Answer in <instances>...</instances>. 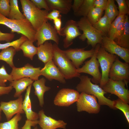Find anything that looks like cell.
Masks as SVG:
<instances>
[{"label":"cell","mask_w":129,"mask_h":129,"mask_svg":"<svg viewBox=\"0 0 129 129\" xmlns=\"http://www.w3.org/2000/svg\"><path fill=\"white\" fill-rule=\"evenodd\" d=\"M111 23L107 16L104 14L93 26L96 29L105 35L108 33Z\"/></svg>","instance_id":"f1b7e54d"},{"label":"cell","mask_w":129,"mask_h":129,"mask_svg":"<svg viewBox=\"0 0 129 129\" xmlns=\"http://www.w3.org/2000/svg\"><path fill=\"white\" fill-rule=\"evenodd\" d=\"M125 20V18L120 22L118 25L114 34V40L118 38L123 33L124 31Z\"/></svg>","instance_id":"ab89813d"},{"label":"cell","mask_w":129,"mask_h":129,"mask_svg":"<svg viewBox=\"0 0 129 129\" xmlns=\"http://www.w3.org/2000/svg\"><path fill=\"white\" fill-rule=\"evenodd\" d=\"M113 101V106L115 108L121 110L124 113L127 120L129 123V106L120 99L118 98Z\"/></svg>","instance_id":"e575fe53"},{"label":"cell","mask_w":129,"mask_h":129,"mask_svg":"<svg viewBox=\"0 0 129 129\" xmlns=\"http://www.w3.org/2000/svg\"><path fill=\"white\" fill-rule=\"evenodd\" d=\"M22 118L21 114H17L9 120L0 122V129H19L18 123Z\"/></svg>","instance_id":"f546056e"},{"label":"cell","mask_w":129,"mask_h":129,"mask_svg":"<svg viewBox=\"0 0 129 129\" xmlns=\"http://www.w3.org/2000/svg\"><path fill=\"white\" fill-rule=\"evenodd\" d=\"M16 50L12 47H10L2 50L0 52V60L5 62L12 68L15 66L13 58Z\"/></svg>","instance_id":"4316f807"},{"label":"cell","mask_w":129,"mask_h":129,"mask_svg":"<svg viewBox=\"0 0 129 129\" xmlns=\"http://www.w3.org/2000/svg\"><path fill=\"white\" fill-rule=\"evenodd\" d=\"M41 75L49 80H54L62 84L66 83L65 79L58 68L55 65L52 59L44 64L43 67L41 69Z\"/></svg>","instance_id":"ac0fdd59"},{"label":"cell","mask_w":129,"mask_h":129,"mask_svg":"<svg viewBox=\"0 0 129 129\" xmlns=\"http://www.w3.org/2000/svg\"><path fill=\"white\" fill-rule=\"evenodd\" d=\"M33 129H43L42 128L41 129H38L37 128V127L36 126Z\"/></svg>","instance_id":"f907efd6"},{"label":"cell","mask_w":129,"mask_h":129,"mask_svg":"<svg viewBox=\"0 0 129 129\" xmlns=\"http://www.w3.org/2000/svg\"><path fill=\"white\" fill-rule=\"evenodd\" d=\"M13 80L12 76L7 73L5 66L2 65L0 68V86H6V83L7 81L10 82Z\"/></svg>","instance_id":"d590c367"},{"label":"cell","mask_w":129,"mask_h":129,"mask_svg":"<svg viewBox=\"0 0 129 129\" xmlns=\"http://www.w3.org/2000/svg\"><path fill=\"white\" fill-rule=\"evenodd\" d=\"M104 10L95 7H93L88 13L86 17L93 26L101 18Z\"/></svg>","instance_id":"d6a6232c"},{"label":"cell","mask_w":129,"mask_h":129,"mask_svg":"<svg viewBox=\"0 0 129 129\" xmlns=\"http://www.w3.org/2000/svg\"><path fill=\"white\" fill-rule=\"evenodd\" d=\"M0 24L10 29L12 33L16 32L25 36L33 43L36 41V31L26 18L22 20L11 19L0 13Z\"/></svg>","instance_id":"3957f363"},{"label":"cell","mask_w":129,"mask_h":129,"mask_svg":"<svg viewBox=\"0 0 129 129\" xmlns=\"http://www.w3.org/2000/svg\"><path fill=\"white\" fill-rule=\"evenodd\" d=\"M101 46L108 53L118 55L125 62L129 63V49L122 47L107 36L103 37Z\"/></svg>","instance_id":"2e32d148"},{"label":"cell","mask_w":129,"mask_h":129,"mask_svg":"<svg viewBox=\"0 0 129 129\" xmlns=\"http://www.w3.org/2000/svg\"><path fill=\"white\" fill-rule=\"evenodd\" d=\"M46 81L45 78L43 77L35 81L32 84L35 90L34 94L37 97L39 105L41 107H43L44 104V93L51 89L50 87L45 86Z\"/></svg>","instance_id":"603a6c76"},{"label":"cell","mask_w":129,"mask_h":129,"mask_svg":"<svg viewBox=\"0 0 129 129\" xmlns=\"http://www.w3.org/2000/svg\"><path fill=\"white\" fill-rule=\"evenodd\" d=\"M64 51L76 68L78 69L86 59L93 56L95 49L85 50L84 48H70Z\"/></svg>","instance_id":"9a60e30c"},{"label":"cell","mask_w":129,"mask_h":129,"mask_svg":"<svg viewBox=\"0 0 129 129\" xmlns=\"http://www.w3.org/2000/svg\"><path fill=\"white\" fill-rule=\"evenodd\" d=\"M114 41L121 47L129 49V20L128 15H125L124 31L123 33Z\"/></svg>","instance_id":"d4e9b609"},{"label":"cell","mask_w":129,"mask_h":129,"mask_svg":"<svg viewBox=\"0 0 129 129\" xmlns=\"http://www.w3.org/2000/svg\"><path fill=\"white\" fill-rule=\"evenodd\" d=\"M96 57L102 70V77L99 86L102 88L109 79V74L110 68L117 57L115 54L108 53L103 47L100 46Z\"/></svg>","instance_id":"8992f818"},{"label":"cell","mask_w":129,"mask_h":129,"mask_svg":"<svg viewBox=\"0 0 129 129\" xmlns=\"http://www.w3.org/2000/svg\"><path fill=\"white\" fill-rule=\"evenodd\" d=\"M31 1L38 8L45 9L49 11H50L46 0H31Z\"/></svg>","instance_id":"60d3db41"},{"label":"cell","mask_w":129,"mask_h":129,"mask_svg":"<svg viewBox=\"0 0 129 129\" xmlns=\"http://www.w3.org/2000/svg\"><path fill=\"white\" fill-rule=\"evenodd\" d=\"M15 36L13 33H3L0 30V41H5L7 42H11Z\"/></svg>","instance_id":"b9f144b4"},{"label":"cell","mask_w":129,"mask_h":129,"mask_svg":"<svg viewBox=\"0 0 129 129\" xmlns=\"http://www.w3.org/2000/svg\"><path fill=\"white\" fill-rule=\"evenodd\" d=\"M32 85L29 86L26 90L22 104V109L26 114L27 120L35 121L39 119L38 113L33 111L30 95Z\"/></svg>","instance_id":"ffe728a7"},{"label":"cell","mask_w":129,"mask_h":129,"mask_svg":"<svg viewBox=\"0 0 129 129\" xmlns=\"http://www.w3.org/2000/svg\"><path fill=\"white\" fill-rule=\"evenodd\" d=\"M23 100V96L21 95L15 100H10L8 102H0L1 109L7 121L11 119L13 116L17 114L25 113L22 107Z\"/></svg>","instance_id":"e0dca14e"},{"label":"cell","mask_w":129,"mask_h":129,"mask_svg":"<svg viewBox=\"0 0 129 129\" xmlns=\"http://www.w3.org/2000/svg\"><path fill=\"white\" fill-rule=\"evenodd\" d=\"M100 47V44H97L95 47L94 54L91 59L85 62V64L81 67L77 69V71L79 74L84 73L92 76V78L91 79V82L97 85L100 83L102 77V74L99 69V64L96 57Z\"/></svg>","instance_id":"52a82bcc"},{"label":"cell","mask_w":129,"mask_h":129,"mask_svg":"<svg viewBox=\"0 0 129 129\" xmlns=\"http://www.w3.org/2000/svg\"><path fill=\"white\" fill-rule=\"evenodd\" d=\"M33 81L28 78H24L17 80H13L10 82L9 86L15 90L14 94L15 98L18 97L26 90L27 87L32 85Z\"/></svg>","instance_id":"cb8c5ba5"},{"label":"cell","mask_w":129,"mask_h":129,"mask_svg":"<svg viewBox=\"0 0 129 129\" xmlns=\"http://www.w3.org/2000/svg\"><path fill=\"white\" fill-rule=\"evenodd\" d=\"M39 119L38 124L43 129H56L59 128L66 129L67 124L62 120H56L46 116L43 110L38 113Z\"/></svg>","instance_id":"d6986e66"},{"label":"cell","mask_w":129,"mask_h":129,"mask_svg":"<svg viewBox=\"0 0 129 129\" xmlns=\"http://www.w3.org/2000/svg\"><path fill=\"white\" fill-rule=\"evenodd\" d=\"M81 34L77 22L73 20H68L61 28V36L65 37L63 40L64 47L66 48L69 47L73 43L74 40Z\"/></svg>","instance_id":"5bb4252c"},{"label":"cell","mask_w":129,"mask_h":129,"mask_svg":"<svg viewBox=\"0 0 129 129\" xmlns=\"http://www.w3.org/2000/svg\"><path fill=\"white\" fill-rule=\"evenodd\" d=\"M80 94L74 89L63 88L60 90L54 101L55 105L60 107H68L78 100Z\"/></svg>","instance_id":"4fadbf2b"},{"label":"cell","mask_w":129,"mask_h":129,"mask_svg":"<svg viewBox=\"0 0 129 129\" xmlns=\"http://www.w3.org/2000/svg\"><path fill=\"white\" fill-rule=\"evenodd\" d=\"M38 120L32 121L28 120H26L25 123L21 129H31L32 127H36L38 124Z\"/></svg>","instance_id":"bcb514c9"},{"label":"cell","mask_w":129,"mask_h":129,"mask_svg":"<svg viewBox=\"0 0 129 129\" xmlns=\"http://www.w3.org/2000/svg\"><path fill=\"white\" fill-rule=\"evenodd\" d=\"M56 31L48 21L44 22L36 31V40L38 47L45 42L51 40L58 45L59 38Z\"/></svg>","instance_id":"30bf717a"},{"label":"cell","mask_w":129,"mask_h":129,"mask_svg":"<svg viewBox=\"0 0 129 129\" xmlns=\"http://www.w3.org/2000/svg\"><path fill=\"white\" fill-rule=\"evenodd\" d=\"M79 78L80 81L76 87L78 91L95 96L97 98L100 105H106L110 108L115 109L113 106V101L105 96L104 94L107 93L98 85L92 83L91 78L85 75H80Z\"/></svg>","instance_id":"6da1fadb"},{"label":"cell","mask_w":129,"mask_h":129,"mask_svg":"<svg viewBox=\"0 0 129 129\" xmlns=\"http://www.w3.org/2000/svg\"><path fill=\"white\" fill-rule=\"evenodd\" d=\"M23 14L37 31L45 22L49 11L37 8L29 0H20Z\"/></svg>","instance_id":"277c9868"},{"label":"cell","mask_w":129,"mask_h":129,"mask_svg":"<svg viewBox=\"0 0 129 129\" xmlns=\"http://www.w3.org/2000/svg\"><path fill=\"white\" fill-rule=\"evenodd\" d=\"M28 39L25 36L22 35L20 38L15 40L4 43H0V50H2L10 47H12L16 51H20V47L25 41Z\"/></svg>","instance_id":"836d02e7"},{"label":"cell","mask_w":129,"mask_h":129,"mask_svg":"<svg viewBox=\"0 0 129 129\" xmlns=\"http://www.w3.org/2000/svg\"><path fill=\"white\" fill-rule=\"evenodd\" d=\"M108 3V0H95L94 6L105 10Z\"/></svg>","instance_id":"7bdbcfd3"},{"label":"cell","mask_w":129,"mask_h":129,"mask_svg":"<svg viewBox=\"0 0 129 129\" xmlns=\"http://www.w3.org/2000/svg\"><path fill=\"white\" fill-rule=\"evenodd\" d=\"M53 56L52 60L64 76L65 79H70L79 77L80 74L77 71V69L68 58L64 50L61 49L58 45L53 44Z\"/></svg>","instance_id":"7a4b0ae2"},{"label":"cell","mask_w":129,"mask_h":129,"mask_svg":"<svg viewBox=\"0 0 129 129\" xmlns=\"http://www.w3.org/2000/svg\"><path fill=\"white\" fill-rule=\"evenodd\" d=\"M50 11L56 10L60 13L67 14L70 11L72 0H46Z\"/></svg>","instance_id":"44dd1931"},{"label":"cell","mask_w":129,"mask_h":129,"mask_svg":"<svg viewBox=\"0 0 129 129\" xmlns=\"http://www.w3.org/2000/svg\"><path fill=\"white\" fill-rule=\"evenodd\" d=\"M77 23L79 30L83 32L79 37L80 40L84 41L87 39L88 44L93 48L95 47L97 44H101L103 36L104 34L95 28L86 17H82Z\"/></svg>","instance_id":"5b68a950"},{"label":"cell","mask_w":129,"mask_h":129,"mask_svg":"<svg viewBox=\"0 0 129 129\" xmlns=\"http://www.w3.org/2000/svg\"><path fill=\"white\" fill-rule=\"evenodd\" d=\"M10 10L8 18L11 19L22 20L25 18L20 11L17 0H10Z\"/></svg>","instance_id":"83f0119b"},{"label":"cell","mask_w":129,"mask_h":129,"mask_svg":"<svg viewBox=\"0 0 129 129\" xmlns=\"http://www.w3.org/2000/svg\"><path fill=\"white\" fill-rule=\"evenodd\" d=\"M105 11L104 14L111 23L119 15L118 11L114 0H108V5Z\"/></svg>","instance_id":"4dcf8cb0"},{"label":"cell","mask_w":129,"mask_h":129,"mask_svg":"<svg viewBox=\"0 0 129 129\" xmlns=\"http://www.w3.org/2000/svg\"><path fill=\"white\" fill-rule=\"evenodd\" d=\"M2 112V111L1 109L0 106V121L2 119L1 114Z\"/></svg>","instance_id":"681fc988"},{"label":"cell","mask_w":129,"mask_h":129,"mask_svg":"<svg viewBox=\"0 0 129 129\" xmlns=\"http://www.w3.org/2000/svg\"><path fill=\"white\" fill-rule=\"evenodd\" d=\"M10 10V0H0V13L8 18Z\"/></svg>","instance_id":"74e56055"},{"label":"cell","mask_w":129,"mask_h":129,"mask_svg":"<svg viewBox=\"0 0 129 129\" xmlns=\"http://www.w3.org/2000/svg\"><path fill=\"white\" fill-rule=\"evenodd\" d=\"M33 43L28 39L23 43L19 48L22 51L24 56L32 60L37 52V47H36Z\"/></svg>","instance_id":"484cf974"},{"label":"cell","mask_w":129,"mask_h":129,"mask_svg":"<svg viewBox=\"0 0 129 129\" xmlns=\"http://www.w3.org/2000/svg\"><path fill=\"white\" fill-rule=\"evenodd\" d=\"M60 13L58 11L56 10H53L49 12L46 16L47 18L50 20H54L59 17H61V15Z\"/></svg>","instance_id":"ee69618b"},{"label":"cell","mask_w":129,"mask_h":129,"mask_svg":"<svg viewBox=\"0 0 129 129\" xmlns=\"http://www.w3.org/2000/svg\"><path fill=\"white\" fill-rule=\"evenodd\" d=\"M78 112L86 111L90 113H97L100 110V105L95 96L81 92L76 102Z\"/></svg>","instance_id":"ba28073f"},{"label":"cell","mask_w":129,"mask_h":129,"mask_svg":"<svg viewBox=\"0 0 129 129\" xmlns=\"http://www.w3.org/2000/svg\"><path fill=\"white\" fill-rule=\"evenodd\" d=\"M125 15H119L112 22L110 30L108 33V37L110 39L114 40V34L117 27L119 23L125 19Z\"/></svg>","instance_id":"8d00e7d4"},{"label":"cell","mask_w":129,"mask_h":129,"mask_svg":"<svg viewBox=\"0 0 129 129\" xmlns=\"http://www.w3.org/2000/svg\"><path fill=\"white\" fill-rule=\"evenodd\" d=\"M123 81H114L110 78L102 88L107 93H109L117 96L125 103H129V91L125 87Z\"/></svg>","instance_id":"8fae6325"},{"label":"cell","mask_w":129,"mask_h":129,"mask_svg":"<svg viewBox=\"0 0 129 129\" xmlns=\"http://www.w3.org/2000/svg\"><path fill=\"white\" fill-rule=\"evenodd\" d=\"M95 0H84L77 11L74 14L76 16L86 17L91 9L93 7Z\"/></svg>","instance_id":"1f68e13d"},{"label":"cell","mask_w":129,"mask_h":129,"mask_svg":"<svg viewBox=\"0 0 129 129\" xmlns=\"http://www.w3.org/2000/svg\"><path fill=\"white\" fill-rule=\"evenodd\" d=\"M54 24V27L56 31L58 34L61 36V29L62 22L61 17L53 21Z\"/></svg>","instance_id":"f6af8a7d"},{"label":"cell","mask_w":129,"mask_h":129,"mask_svg":"<svg viewBox=\"0 0 129 129\" xmlns=\"http://www.w3.org/2000/svg\"><path fill=\"white\" fill-rule=\"evenodd\" d=\"M84 0H74L72 4L71 8L72 9L74 14L78 10L83 3Z\"/></svg>","instance_id":"7dc6e473"},{"label":"cell","mask_w":129,"mask_h":129,"mask_svg":"<svg viewBox=\"0 0 129 129\" xmlns=\"http://www.w3.org/2000/svg\"><path fill=\"white\" fill-rule=\"evenodd\" d=\"M37 54L38 59L44 64L52 59L53 56V44L51 42H45L37 47Z\"/></svg>","instance_id":"7402d4cb"},{"label":"cell","mask_w":129,"mask_h":129,"mask_svg":"<svg viewBox=\"0 0 129 129\" xmlns=\"http://www.w3.org/2000/svg\"><path fill=\"white\" fill-rule=\"evenodd\" d=\"M118 4L119 15H126L129 14V6L125 0H116Z\"/></svg>","instance_id":"f35d334b"},{"label":"cell","mask_w":129,"mask_h":129,"mask_svg":"<svg viewBox=\"0 0 129 129\" xmlns=\"http://www.w3.org/2000/svg\"><path fill=\"white\" fill-rule=\"evenodd\" d=\"M13 88L11 86H10L5 87L0 86V96L9 94Z\"/></svg>","instance_id":"c3c4849f"},{"label":"cell","mask_w":129,"mask_h":129,"mask_svg":"<svg viewBox=\"0 0 129 129\" xmlns=\"http://www.w3.org/2000/svg\"><path fill=\"white\" fill-rule=\"evenodd\" d=\"M129 64L122 62L117 57L110 68L109 78L114 81H123L127 86L129 80Z\"/></svg>","instance_id":"9c48e42d"},{"label":"cell","mask_w":129,"mask_h":129,"mask_svg":"<svg viewBox=\"0 0 129 129\" xmlns=\"http://www.w3.org/2000/svg\"><path fill=\"white\" fill-rule=\"evenodd\" d=\"M40 67H35L29 63L21 67L15 66L12 68L10 74L12 76L13 80H17L24 78H28L35 81L38 79L41 75Z\"/></svg>","instance_id":"7c38bea8"}]
</instances>
